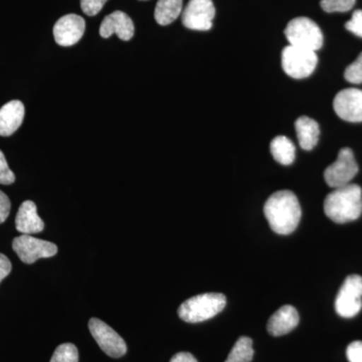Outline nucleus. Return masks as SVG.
<instances>
[{"instance_id": "5", "label": "nucleus", "mask_w": 362, "mask_h": 362, "mask_svg": "<svg viewBox=\"0 0 362 362\" xmlns=\"http://www.w3.org/2000/svg\"><path fill=\"white\" fill-rule=\"evenodd\" d=\"M318 58L316 52L288 45L282 52L283 70L293 78H308L315 71Z\"/></svg>"}, {"instance_id": "15", "label": "nucleus", "mask_w": 362, "mask_h": 362, "mask_svg": "<svg viewBox=\"0 0 362 362\" xmlns=\"http://www.w3.org/2000/svg\"><path fill=\"white\" fill-rule=\"evenodd\" d=\"M25 106L18 100L8 102L0 109V136L8 137L18 131L25 118Z\"/></svg>"}, {"instance_id": "6", "label": "nucleus", "mask_w": 362, "mask_h": 362, "mask_svg": "<svg viewBox=\"0 0 362 362\" xmlns=\"http://www.w3.org/2000/svg\"><path fill=\"white\" fill-rule=\"evenodd\" d=\"M362 308V277L350 275L338 292L335 300V310L343 318H352L361 312Z\"/></svg>"}, {"instance_id": "21", "label": "nucleus", "mask_w": 362, "mask_h": 362, "mask_svg": "<svg viewBox=\"0 0 362 362\" xmlns=\"http://www.w3.org/2000/svg\"><path fill=\"white\" fill-rule=\"evenodd\" d=\"M51 362H78L77 347L71 343H64L54 350Z\"/></svg>"}, {"instance_id": "12", "label": "nucleus", "mask_w": 362, "mask_h": 362, "mask_svg": "<svg viewBox=\"0 0 362 362\" xmlns=\"http://www.w3.org/2000/svg\"><path fill=\"white\" fill-rule=\"evenodd\" d=\"M86 23L82 16L66 14L59 18L54 26V37L57 44L62 47H71L77 44L84 35Z\"/></svg>"}, {"instance_id": "13", "label": "nucleus", "mask_w": 362, "mask_h": 362, "mask_svg": "<svg viewBox=\"0 0 362 362\" xmlns=\"http://www.w3.org/2000/svg\"><path fill=\"white\" fill-rule=\"evenodd\" d=\"M135 28L132 20L123 11H114L102 21L100 26V35L104 39H108L112 35H117L119 39L130 40L134 35Z\"/></svg>"}, {"instance_id": "8", "label": "nucleus", "mask_w": 362, "mask_h": 362, "mask_svg": "<svg viewBox=\"0 0 362 362\" xmlns=\"http://www.w3.org/2000/svg\"><path fill=\"white\" fill-rule=\"evenodd\" d=\"M358 173L354 152L350 148H342L338 153L334 163L331 164L324 171V180L328 187L337 188L349 185Z\"/></svg>"}, {"instance_id": "16", "label": "nucleus", "mask_w": 362, "mask_h": 362, "mask_svg": "<svg viewBox=\"0 0 362 362\" xmlns=\"http://www.w3.org/2000/svg\"><path fill=\"white\" fill-rule=\"evenodd\" d=\"M16 226L23 235H33L44 230L45 223L37 214L35 202L25 201L21 204L16 214Z\"/></svg>"}, {"instance_id": "7", "label": "nucleus", "mask_w": 362, "mask_h": 362, "mask_svg": "<svg viewBox=\"0 0 362 362\" xmlns=\"http://www.w3.org/2000/svg\"><path fill=\"white\" fill-rule=\"evenodd\" d=\"M13 251L18 258L28 265L37 259L51 258L58 252V247L47 240L37 239L32 235H21L13 242Z\"/></svg>"}, {"instance_id": "27", "label": "nucleus", "mask_w": 362, "mask_h": 362, "mask_svg": "<svg viewBox=\"0 0 362 362\" xmlns=\"http://www.w3.org/2000/svg\"><path fill=\"white\" fill-rule=\"evenodd\" d=\"M349 362H362V341L350 343L346 350Z\"/></svg>"}, {"instance_id": "28", "label": "nucleus", "mask_w": 362, "mask_h": 362, "mask_svg": "<svg viewBox=\"0 0 362 362\" xmlns=\"http://www.w3.org/2000/svg\"><path fill=\"white\" fill-rule=\"evenodd\" d=\"M11 204L8 197L0 190V223H4L11 213Z\"/></svg>"}, {"instance_id": "19", "label": "nucleus", "mask_w": 362, "mask_h": 362, "mask_svg": "<svg viewBox=\"0 0 362 362\" xmlns=\"http://www.w3.org/2000/svg\"><path fill=\"white\" fill-rule=\"evenodd\" d=\"M182 0H158L154 18L160 25H168L180 16L182 11Z\"/></svg>"}, {"instance_id": "18", "label": "nucleus", "mask_w": 362, "mask_h": 362, "mask_svg": "<svg viewBox=\"0 0 362 362\" xmlns=\"http://www.w3.org/2000/svg\"><path fill=\"white\" fill-rule=\"evenodd\" d=\"M271 153L276 161L282 165H290L295 160L296 148L294 143L286 136H277L271 142Z\"/></svg>"}, {"instance_id": "3", "label": "nucleus", "mask_w": 362, "mask_h": 362, "mask_svg": "<svg viewBox=\"0 0 362 362\" xmlns=\"http://www.w3.org/2000/svg\"><path fill=\"white\" fill-rule=\"evenodd\" d=\"M226 298L221 293H206L183 302L178 308V316L188 323H199L218 315L225 309Z\"/></svg>"}, {"instance_id": "30", "label": "nucleus", "mask_w": 362, "mask_h": 362, "mask_svg": "<svg viewBox=\"0 0 362 362\" xmlns=\"http://www.w3.org/2000/svg\"><path fill=\"white\" fill-rule=\"evenodd\" d=\"M170 362H197V358L188 352H180L171 358Z\"/></svg>"}, {"instance_id": "24", "label": "nucleus", "mask_w": 362, "mask_h": 362, "mask_svg": "<svg viewBox=\"0 0 362 362\" xmlns=\"http://www.w3.org/2000/svg\"><path fill=\"white\" fill-rule=\"evenodd\" d=\"M14 181H16V175H14L11 169L9 168L6 156L0 150V185H13Z\"/></svg>"}, {"instance_id": "22", "label": "nucleus", "mask_w": 362, "mask_h": 362, "mask_svg": "<svg viewBox=\"0 0 362 362\" xmlns=\"http://www.w3.org/2000/svg\"><path fill=\"white\" fill-rule=\"evenodd\" d=\"M356 2V0H321L320 6L326 13H346Z\"/></svg>"}, {"instance_id": "20", "label": "nucleus", "mask_w": 362, "mask_h": 362, "mask_svg": "<svg viewBox=\"0 0 362 362\" xmlns=\"http://www.w3.org/2000/svg\"><path fill=\"white\" fill-rule=\"evenodd\" d=\"M252 357V340L250 337H242L233 345L225 362H251Z\"/></svg>"}, {"instance_id": "10", "label": "nucleus", "mask_w": 362, "mask_h": 362, "mask_svg": "<svg viewBox=\"0 0 362 362\" xmlns=\"http://www.w3.org/2000/svg\"><path fill=\"white\" fill-rule=\"evenodd\" d=\"M214 16L213 0H189L182 13V23L188 30L206 32L213 28Z\"/></svg>"}, {"instance_id": "4", "label": "nucleus", "mask_w": 362, "mask_h": 362, "mask_svg": "<svg viewBox=\"0 0 362 362\" xmlns=\"http://www.w3.org/2000/svg\"><path fill=\"white\" fill-rule=\"evenodd\" d=\"M290 45L316 52L323 45V33L316 23L308 18H294L285 28Z\"/></svg>"}, {"instance_id": "17", "label": "nucleus", "mask_w": 362, "mask_h": 362, "mask_svg": "<svg viewBox=\"0 0 362 362\" xmlns=\"http://www.w3.org/2000/svg\"><path fill=\"white\" fill-rule=\"evenodd\" d=\"M295 128H296L298 140L301 148L307 151L313 149L318 143L319 136H320L318 123L309 117L302 116L295 122Z\"/></svg>"}, {"instance_id": "23", "label": "nucleus", "mask_w": 362, "mask_h": 362, "mask_svg": "<svg viewBox=\"0 0 362 362\" xmlns=\"http://www.w3.org/2000/svg\"><path fill=\"white\" fill-rule=\"evenodd\" d=\"M344 78L351 84H361L362 83V52L357 57L354 63L350 64L344 71Z\"/></svg>"}, {"instance_id": "9", "label": "nucleus", "mask_w": 362, "mask_h": 362, "mask_svg": "<svg viewBox=\"0 0 362 362\" xmlns=\"http://www.w3.org/2000/svg\"><path fill=\"white\" fill-rule=\"evenodd\" d=\"M89 329L100 349L103 350L107 356L113 358L125 356L127 352V345L123 338L110 326L107 325L100 319L92 318L89 321Z\"/></svg>"}, {"instance_id": "14", "label": "nucleus", "mask_w": 362, "mask_h": 362, "mask_svg": "<svg viewBox=\"0 0 362 362\" xmlns=\"http://www.w3.org/2000/svg\"><path fill=\"white\" fill-rule=\"evenodd\" d=\"M299 314L291 305H284L269 319L267 329L273 337L288 334L299 324Z\"/></svg>"}, {"instance_id": "2", "label": "nucleus", "mask_w": 362, "mask_h": 362, "mask_svg": "<svg viewBox=\"0 0 362 362\" xmlns=\"http://www.w3.org/2000/svg\"><path fill=\"white\" fill-rule=\"evenodd\" d=\"M324 211L331 221L346 223L357 220L362 214V190L358 185L334 188L324 201Z\"/></svg>"}, {"instance_id": "1", "label": "nucleus", "mask_w": 362, "mask_h": 362, "mask_svg": "<svg viewBox=\"0 0 362 362\" xmlns=\"http://www.w3.org/2000/svg\"><path fill=\"white\" fill-rule=\"evenodd\" d=\"M264 214L272 230L278 235H289L296 230L302 211L296 195L290 190H280L269 197Z\"/></svg>"}, {"instance_id": "11", "label": "nucleus", "mask_w": 362, "mask_h": 362, "mask_svg": "<svg viewBox=\"0 0 362 362\" xmlns=\"http://www.w3.org/2000/svg\"><path fill=\"white\" fill-rule=\"evenodd\" d=\"M335 113L347 122H362V90L349 88L340 90L333 101Z\"/></svg>"}, {"instance_id": "25", "label": "nucleus", "mask_w": 362, "mask_h": 362, "mask_svg": "<svg viewBox=\"0 0 362 362\" xmlns=\"http://www.w3.org/2000/svg\"><path fill=\"white\" fill-rule=\"evenodd\" d=\"M345 28L357 37H362V9H357L351 18L345 23Z\"/></svg>"}, {"instance_id": "26", "label": "nucleus", "mask_w": 362, "mask_h": 362, "mask_svg": "<svg viewBox=\"0 0 362 362\" xmlns=\"http://www.w3.org/2000/svg\"><path fill=\"white\" fill-rule=\"evenodd\" d=\"M107 0H81V7L84 13L94 16L103 8Z\"/></svg>"}, {"instance_id": "29", "label": "nucleus", "mask_w": 362, "mask_h": 362, "mask_svg": "<svg viewBox=\"0 0 362 362\" xmlns=\"http://www.w3.org/2000/svg\"><path fill=\"white\" fill-rule=\"evenodd\" d=\"M11 272V263L6 255L0 252V283L9 275Z\"/></svg>"}]
</instances>
